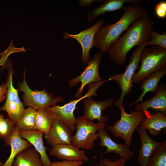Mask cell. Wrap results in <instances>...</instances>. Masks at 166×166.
<instances>
[{
	"instance_id": "obj_21",
	"label": "cell",
	"mask_w": 166,
	"mask_h": 166,
	"mask_svg": "<svg viewBox=\"0 0 166 166\" xmlns=\"http://www.w3.org/2000/svg\"><path fill=\"white\" fill-rule=\"evenodd\" d=\"M5 141L6 145L10 146L11 152L8 159L2 166H11L16 156L21 152L32 145L28 141L21 137L19 130L16 127L12 134Z\"/></svg>"
},
{
	"instance_id": "obj_16",
	"label": "cell",
	"mask_w": 166,
	"mask_h": 166,
	"mask_svg": "<svg viewBox=\"0 0 166 166\" xmlns=\"http://www.w3.org/2000/svg\"><path fill=\"white\" fill-rule=\"evenodd\" d=\"M136 130L140 135L141 146L139 151L137 161L140 166H146L149 159L154 150L161 143L152 139L144 128L138 127Z\"/></svg>"
},
{
	"instance_id": "obj_18",
	"label": "cell",
	"mask_w": 166,
	"mask_h": 166,
	"mask_svg": "<svg viewBox=\"0 0 166 166\" xmlns=\"http://www.w3.org/2000/svg\"><path fill=\"white\" fill-rule=\"evenodd\" d=\"M143 0H103V3L98 7L89 11L86 14V18L89 22L94 20L99 16L107 12L114 11L124 8L125 3L140 4Z\"/></svg>"
},
{
	"instance_id": "obj_25",
	"label": "cell",
	"mask_w": 166,
	"mask_h": 166,
	"mask_svg": "<svg viewBox=\"0 0 166 166\" xmlns=\"http://www.w3.org/2000/svg\"><path fill=\"white\" fill-rule=\"evenodd\" d=\"M146 166H166V141L161 143L151 156Z\"/></svg>"
},
{
	"instance_id": "obj_27",
	"label": "cell",
	"mask_w": 166,
	"mask_h": 166,
	"mask_svg": "<svg viewBox=\"0 0 166 166\" xmlns=\"http://www.w3.org/2000/svg\"><path fill=\"white\" fill-rule=\"evenodd\" d=\"M12 75V71L11 69L9 70L6 82L8 89L6 101L22 105L18 97V91L13 86Z\"/></svg>"
},
{
	"instance_id": "obj_2",
	"label": "cell",
	"mask_w": 166,
	"mask_h": 166,
	"mask_svg": "<svg viewBox=\"0 0 166 166\" xmlns=\"http://www.w3.org/2000/svg\"><path fill=\"white\" fill-rule=\"evenodd\" d=\"M124 13L114 23L109 22L101 26L94 37V46L103 53L126 31L135 20L148 16V10L141 5L129 4L124 8Z\"/></svg>"
},
{
	"instance_id": "obj_11",
	"label": "cell",
	"mask_w": 166,
	"mask_h": 166,
	"mask_svg": "<svg viewBox=\"0 0 166 166\" xmlns=\"http://www.w3.org/2000/svg\"><path fill=\"white\" fill-rule=\"evenodd\" d=\"M113 100L110 98L104 101H94L90 96L84 99L83 105L84 111L82 117L90 121L97 119L98 122L106 124L109 121L108 117L102 114V111L113 105Z\"/></svg>"
},
{
	"instance_id": "obj_17",
	"label": "cell",
	"mask_w": 166,
	"mask_h": 166,
	"mask_svg": "<svg viewBox=\"0 0 166 166\" xmlns=\"http://www.w3.org/2000/svg\"><path fill=\"white\" fill-rule=\"evenodd\" d=\"M144 113V118L138 127L145 129L152 136L159 135L162 129L166 128V114L161 112L150 113L147 111Z\"/></svg>"
},
{
	"instance_id": "obj_7",
	"label": "cell",
	"mask_w": 166,
	"mask_h": 166,
	"mask_svg": "<svg viewBox=\"0 0 166 166\" xmlns=\"http://www.w3.org/2000/svg\"><path fill=\"white\" fill-rule=\"evenodd\" d=\"M106 124L101 122L94 123L82 117L76 118V132L72 136V144L76 147L87 150L94 146V141L98 138L96 132L100 128L105 127Z\"/></svg>"
},
{
	"instance_id": "obj_23",
	"label": "cell",
	"mask_w": 166,
	"mask_h": 166,
	"mask_svg": "<svg viewBox=\"0 0 166 166\" xmlns=\"http://www.w3.org/2000/svg\"><path fill=\"white\" fill-rule=\"evenodd\" d=\"M36 111V110L30 107L24 110L16 124V127L19 130H36L35 125Z\"/></svg>"
},
{
	"instance_id": "obj_34",
	"label": "cell",
	"mask_w": 166,
	"mask_h": 166,
	"mask_svg": "<svg viewBox=\"0 0 166 166\" xmlns=\"http://www.w3.org/2000/svg\"><path fill=\"white\" fill-rule=\"evenodd\" d=\"M99 1L96 0H79L78 1V4L81 7H87L91 5L95 1Z\"/></svg>"
},
{
	"instance_id": "obj_6",
	"label": "cell",
	"mask_w": 166,
	"mask_h": 166,
	"mask_svg": "<svg viewBox=\"0 0 166 166\" xmlns=\"http://www.w3.org/2000/svg\"><path fill=\"white\" fill-rule=\"evenodd\" d=\"M146 47L145 43L139 46L133 51L129 58V62L124 72L110 76L108 81H113L119 85L121 92L120 96L115 102V106L123 105L124 96L131 91L132 86V78L136 71L139 68V58L142 50Z\"/></svg>"
},
{
	"instance_id": "obj_15",
	"label": "cell",
	"mask_w": 166,
	"mask_h": 166,
	"mask_svg": "<svg viewBox=\"0 0 166 166\" xmlns=\"http://www.w3.org/2000/svg\"><path fill=\"white\" fill-rule=\"evenodd\" d=\"M52 147L50 150V154L59 159L85 162L89 160L84 150H81L72 144H59Z\"/></svg>"
},
{
	"instance_id": "obj_29",
	"label": "cell",
	"mask_w": 166,
	"mask_h": 166,
	"mask_svg": "<svg viewBox=\"0 0 166 166\" xmlns=\"http://www.w3.org/2000/svg\"><path fill=\"white\" fill-rule=\"evenodd\" d=\"M15 127L10 119H3L0 123V138L5 141L12 134Z\"/></svg>"
},
{
	"instance_id": "obj_22",
	"label": "cell",
	"mask_w": 166,
	"mask_h": 166,
	"mask_svg": "<svg viewBox=\"0 0 166 166\" xmlns=\"http://www.w3.org/2000/svg\"><path fill=\"white\" fill-rule=\"evenodd\" d=\"M11 166H44L39 154L34 148L30 147L19 153Z\"/></svg>"
},
{
	"instance_id": "obj_9",
	"label": "cell",
	"mask_w": 166,
	"mask_h": 166,
	"mask_svg": "<svg viewBox=\"0 0 166 166\" xmlns=\"http://www.w3.org/2000/svg\"><path fill=\"white\" fill-rule=\"evenodd\" d=\"M103 54L101 51L96 53L92 58L89 60L87 63L88 65L79 76L68 80L71 87L76 85L80 82L81 83V87L75 95L76 98L81 97L84 87L86 85L103 81L100 76L99 71V68Z\"/></svg>"
},
{
	"instance_id": "obj_28",
	"label": "cell",
	"mask_w": 166,
	"mask_h": 166,
	"mask_svg": "<svg viewBox=\"0 0 166 166\" xmlns=\"http://www.w3.org/2000/svg\"><path fill=\"white\" fill-rule=\"evenodd\" d=\"M146 46H156L166 49V33L163 32L160 34L152 30L150 34V39L145 43Z\"/></svg>"
},
{
	"instance_id": "obj_19",
	"label": "cell",
	"mask_w": 166,
	"mask_h": 166,
	"mask_svg": "<svg viewBox=\"0 0 166 166\" xmlns=\"http://www.w3.org/2000/svg\"><path fill=\"white\" fill-rule=\"evenodd\" d=\"M166 75V69H160L148 75L140 83L139 89L142 90V93L136 100L130 103L128 107H130L134 104L143 101L144 97L148 92L155 94L157 91L159 81Z\"/></svg>"
},
{
	"instance_id": "obj_20",
	"label": "cell",
	"mask_w": 166,
	"mask_h": 166,
	"mask_svg": "<svg viewBox=\"0 0 166 166\" xmlns=\"http://www.w3.org/2000/svg\"><path fill=\"white\" fill-rule=\"evenodd\" d=\"M21 137L28 141L33 145L35 149L39 154L44 166H50L52 163L46 153V148L43 141V135L41 132L37 130L34 131L19 130Z\"/></svg>"
},
{
	"instance_id": "obj_24",
	"label": "cell",
	"mask_w": 166,
	"mask_h": 166,
	"mask_svg": "<svg viewBox=\"0 0 166 166\" xmlns=\"http://www.w3.org/2000/svg\"><path fill=\"white\" fill-rule=\"evenodd\" d=\"M52 121L53 118L45 108L36 110L35 120L36 130L44 134L47 133L51 127Z\"/></svg>"
},
{
	"instance_id": "obj_5",
	"label": "cell",
	"mask_w": 166,
	"mask_h": 166,
	"mask_svg": "<svg viewBox=\"0 0 166 166\" xmlns=\"http://www.w3.org/2000/svg\"><path fill=\"white\" fill-rule=\"evenodd\" d=\"M107 81V80L90 83L89 84L88 91L83 96L77 99L72 100L62 106L55 105L48 106L45 109L52 118H57L64 123L72 133L76 128V118L74 116L73 112L77 104L88 97L97 96V89Z\"/></svg>"
},
{
	"instance_id": "obj_32",
	"label": "cell",
	"mask_w": 166,
	"mask_h": 166,
	"mask_svg": "<svg viewBox=\"0 0 166 166\" xmlns=\"http://www.w3.org/2000/svg\"><path fill=\"white\" fill-rule=\"evenodd\" d=\"M83 164L82 161L63 160L60 162H52L50 166H80Z\"/></svg>"
},
{
	"instance_id": "obj_36",
	"label": "cell",
	"mask_w": 166,
	"mask_h": 166,
	"mask_svg": "<svg viewBox=\"0 0 166 166\" xmlns=\"http://www.w3.org/2000/svg\"><path fill=\"white\" fill-rule=\"evenodd\" d=\"M4 116L0 113V123L4 119Z\"/></svg>"
},
{
	"instance_id": "obj_30",
	"label": "cell",
	"mask_w": 166,
	"mask_h": 166,
	"mask_svg": "<svg viewBox=\"0 0 166 166\" xmlns=\"http://www.w3.org/2000/svg\"><path fill=\"white\" fill-rule=\"evenodd\" d=\"M154 11L155 14L160 19H164L166 17V2L160 1L156 4Z\"/></svg>"
},
{
	"instance_id": "obj_37",
	"label": "cell",
	"mask_w": 166,
	"mask_h": 166,
	"mask_svg": "<svg viewBox=\"0 0 166 166\" xmlns=\"http://www.w3.org/2000/svg\"><path fill=\"white\" fill-rule=\"evenodd\" d=\"M2 163L0 161V166H2Z\"/></svg>"
},
{
	"instance_id": "obj_33",
	"label": "cell",
	"mask_w": 166,
	"mask_h": 166,
	"mask_svg": "<svg viewBox=\"0 0 166 166\" xmlns=\"http://www.w3.org/2000/svg\"><path fill=\"white\" fill-rule=\"evenodd\" d=\"M7 89L6 83H3L0 86V103L6 98Z\"/></svg>"
},
{
	"instance_id": "obj_14",
	"label": "cell",
	"mask_w": 166,
	"mask_h": 166,
	"mask_svg": "<svg viewBox=\"0 0 166 166\" xmlns=\"http://www.w3.org/2000/svg\"><path fill=\"white\" fill-rule=\"evenodd\" d=\"M149 108L155 112H161L166 114V87L164 84L158 85L157 92L151 98L136 104L134 110L144 113Z\"/></svg>"
},
{
	"instance_id": "obj_4",
	"label": "cell",
	"mask_w": 166,
	"mask_h": 166,
	"mask_svg": "<svg viewBox=\"0 0 166 166\" xmlns=\"http://www.w3.org/2000/svg\"><path fill=\"white\" fill-rule=\"evenodd\" d=\"M117 106L120 111V118L114 122L113 125H108L107 129L113 136L123 139L124 144L129 147L133 132L143 120L144 114L133 110L130 114H127L123 105Z\"/></svg>"
},
{
	"instance_id": "obj_31",
	"label": "cell",
	"mask_w": 166,
	"mask_h": 166,
	"mask_svg": "<svg viewBox=\"0 0 166 166\" xmlns=\"http://www.w3.org/2000/svg\"><path fill=\"white\" fill-rule=\"evenodd\" d=\"M126 161L121 158L112 161L107 158L101 159L97 166H125Z\"/></svg>"
},
{
	"instance_id": "obj_12",
	"label": "cell",
	"mask_w": 166,
	"mask_h": 166,
	"mask_svg": "<svg viewBox=\"0 0 166 166\" xmlns=\"http://www.w3.org/2000/svg\"><path fill=\"white\" fill-rule=\"evenodd\" d=\"M72 133L67 126L59 120L53 118L49 131L45 134L47 142L53 147L59 144H72Z\"/></svg>"
},
{
	"instance_id": "obj_10",
	"label": "cell",
	"mask_w": 166,
	"mask_h": 166,
	"mask_svg": "<svg viewBox=\"0 0 166 166\" xmlns=\"http://www.w3.org/2000/svg\"><path fill=\"white\" fill-rule=\"evenodd\" d=\"M105 21L102 18L99 19L93 26L81 31L77 34H71L64 31L63 38L66 40L73 38L76 39L81 44L82 49L81 58L82 62L87 64L90 60V51L94 46V37L99 29L104 25Z\"/></svg>"
},
{
	"instance_id": "obj_35",
	"label": "cell",
	"mask_w": 166,
	"mask_h": 166,
	"mask_svg": "<svg viewBox=\"0 0 166 166\" xmlns=\"http://www.w3.org/2000/svg\"><path fill=\"white\" fill-rule=\"evenodd\" d=\"M7 58L6 57L3 55L2 56V58L0 60V65H2L3 64Z\"/></svg>"
},
{
	"instance_id": "obj_3",
	"label": "cell",
	"mask_w": 166,
	"mask_h": 166,
	"mask_svg": "<svg viewBox=\"0 0 166 166\" xmlns=\"http://www.w3.org/2000/svg\"><path fill=\"white\" fill-rule=\"evenodd\" d=\"M139 62L141 66L132 78L133 83L137 85L152 73L166 69V49L156 46L145 47L140 53Z\"/></svg>"
},
{
	"instance_id": "obj_1",
	"label": "cell",
	"mask_w": 166,
	"mask_h": 166,
	"mask_svg": "<svg viewBox=\"0 0 166 166\" xmlns=\"http://www.w3.org/2000/svg\"><path fill=\"white\" fill-rule=\"evenodd\" d=\"M153 24L154 21L148 16L134 21L108 50L109 59L118 66L124 65L127 54L132 48L149 40Z\"/></svg>"
},
{
	"instance_id": "obj_13",
	"label": "cell",
	"mask_w": 166,
	"mask_h": 166,
	"mask_svg": "<svg viewBox=\"0 0 166 166\" xmlns=\"http://www.w3.org/2000/svg\"><path fill=\"white\" fill-rule=\"evenodd\" d=\"M98 131V137L100 139V145L106 147L107 148L106 151L101 155L113 152L119 154L120 158L126 161L133 156V152L129 150V147L124 143L119 144L114 142L105 127L100 128Z\"/></svg>"
},
{
	"instance_id": "obj_26",
	"label": "cell",
	"mask_w": 166,
	"mask_h": 166,
	"mask_svg": "<svg viewBox=\"0 0 166 166\" xmlns=\"http://www.w3.org/2000/svg\"><path fill=\"white\" fill-rule=\"evenodd\" d=\"M25 109L22 104L6 101L4 105L0 108V110L6 111L10 117V119L15 125Z\"/></svg>"
},
{
	"instance_id": "obj_8",
	"label": "cell",
	"mask_w": 166,
	"mask_h": 166,
	"mask_svg": "<svg viewBox=\"0 0 166 166\" xmlns=\"http://www.w3.org/2000/svg\"><path fill=\"white\" fill-rule=\"evenodd\" d=\"M19 90L24 93L23 99L25 105L36 110L48 106H54L58 102H63V98L60 96L53 98L45 90H33L29 87L26 79L25 72L22 82L19 85Z\"/></svg>"
}]
</instances>
